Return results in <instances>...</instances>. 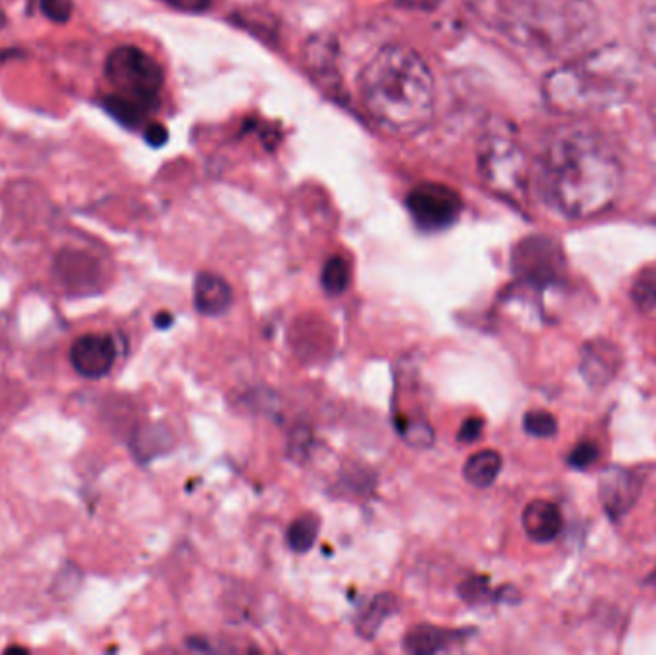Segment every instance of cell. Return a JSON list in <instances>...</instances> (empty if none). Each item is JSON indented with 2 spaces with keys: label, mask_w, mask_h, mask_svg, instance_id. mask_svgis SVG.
Here are the masks:
<instances>
[{
  "label": "cell",
  "mask_w": 656,
  "mask_h": 655,
  "mask_svg": "<svg viewBox=\"0 0 656 655\" xmlns=\"http://www.w3.org/2000/svg\"><path fill=\"white\" fill-rule=\"evenodd\" d=\"M538 183L545 203L564 218H597L617 204L624 165L599 135L574 129L549 145Z\"/></svg>",
  "instance_id": "obj_1"
},
{
  "label": "cell",
  "mask_w": 656,
  "mask_h": 655,
  "mask_svg": "<svg viewBox=\"0 0 656 655\" xmlns=\"http://www.w3.org/2000/svg\"><path fill=\"white\" fill-rule=\"evenodd\" d=\"M367 116L394 135L421 134L433 122L436 83L417 50L387 45L365 64L357 79Z\"/></svg>",
  "instance_id": "obj_2"
},
{
  "label": "cell",
  "mask_w": 656,
  "mask_h": 655,
  "mask_svg": "<svg viewBox=\"0 0 656 655\" xmlns=\"http://www.w3.org/2000/svg\"><path fill=\"white\" fill-rule=\"evenodd\" d=\"M637 66L622 48H589L556 66L543 79V99L559 114H589L628 101Z\"/></svg>",
  "instance_id": "obj_3"
},
{
  "label": "cell",
  "mask_w": 656,
  "mask_h": 655,
  "mask_svg": "<svg viewBox=\"0 0 656 655\" xmlns=\"http://www.w3.org/2000/svg\"><path fill=\"white\" fill-rule=\"evenodd\" d=\"M503 25L513 39L559 60L595 47L599 14L591 0H503Z\"/></svg>",
  "instance_id": "obj_4"
},
{
  "label": "cell",
  "mask_w": 656,
  "mask_h": 655,
  "mask_svg": "<svg viewBox=\"0 0 656 655\" xmlns=\"http://www.w3.org/2000/svg\"><path fill=\"white\" fill-rule=\"evenodd\" d=\"M112 93L102 106L124 127L148 125V117L160 106L163 70L142 48L124 45L110 53L104 66Z\"/></svg>",
  "instance_id": "obj_5"
},
{
  "label": "cell",
  "mask_w": 656,
  "mask_h": 655,
  "mask_svg": "<svg viewBox=\"0 0 656 655\" xmlns=\"http://www.w3.org/2000/svg\"><path fill=\"white\" fill-rule=\"evenodd\" d=\"M480 177L497 195L518 200L530 183V165L522 147L507 135H492L482 142Z\"/></svg>",
  "instance_id": "obj_6"
},
{
  "label": "cell",
  "mask_w": 656,
  "mask_h": 655,
  "mask_svg": "<svg viewBox=\"0 0 656 655\" xmlns=\"http://www.w3.org/2000/svg\"><path fill=\"white\" fill-rule=\"evenodd\" d=\"M513 272L533 289L561 285L566 277V257L559 242L549 237H528L513 250Z\"/></svg>",
  "instance_id": "obj_7"
},
{
  "label": "cell",
  "mask_w": 656,
  "mask_h": 655,
  "mask_svg": "<svg viewBox=\"0 0 656 655\" xmlns=\"http://www.w3.org/2000/svg\"><path fill=\"white\" fill-rule=\"evenodd\" d=\"M405 206L415 226L428 233L453 226L463 211V200L456 188L441 183H421L411 188Z\"/></svg>",
  "instance_id": "obj_8"
},
{
  "label": "cell",
  "mask_w": 656,
  "mask_h": 655,
  "mask_svg": "<svg viewBox=\"0 0 656 655\" xmlns=\"http://www.w3.org/2000/svg\"><path fill=\"white\" fill-rule=\"evenodd\" d=\"M643 492V473L625 468L602 471L599 481V499L612 521L622 519L632 509Z\"/></svg>",
  "instance_id": "obj_9"
},
{
  "label": "cell",
  "mask_w": 656,
  "mask_h": 655,
  "mask_svg": "<svg viewBox=\"0 0 656 655\" xmlns=\"http://www.w3.org/2000/svg\"><path fill=\"white\" fill-rule=\"evenodd\" d=\"M117 359V344L110 335L89 333L71 344L70 361L85 379H102L112 371Z\"/></svg>",
  "instance_id": "obj_10"
},
{
  "label": "cell",
  "mask_w": 656,
  "mask_h": 655,
  "mask_svg": "<svg viewBox=\"0 0 656 655\" xmlns=\"http://www.w3.org/2000/svg\"><path fill=\"white\" fill-rule=\"evenodd\" d=\"M624 356L618 344L609 338H594L582 346L579 356V374L586 379L591 389H605L610 381H614Z\"/></svg>",
  "instance_id": "obj_11"
},
{
  "label": "cell",
  "mask_w": 656,
  "mask_h": 655,
  "mask_svg": "<svg viewBox=\"0 0 656 655\" xmlns=\"http://www.w3.org/2000/svg\"><path fill=\"white\" fill-rule=\"evenodd\" d=\"M469 639L464 629H444L434 624H417L403 639V650L413 655H430L448 652Z\"/></svg>",
  "instance_id": "obj_12"
},
{
  "label": "cell",
  "mask_w": 656,
  "mask_h": 655,
  "mask_svg": "<svg viewBox=\"0 0 656 655\" xmlns=\"http://www.w3.org/2000/svg\"><path fill=\"white\" fill-rule=\"evenodd\" d=\"M522 527L533 542L549 544L563 532V512L549 499H533L522 512Z\"/></svg>",
  "instance_id": "obj_13"
},
{
  "label": "cell",
  "mask_w": 656,
  "mask_h": 655,
  "mask_svg": "<svg viewBox=\"0 0 656 655\" xmlns=\"http://www.w3.org/2000/svg\"><path fill=\"white\" fill-rule=\"evenodd\" d=\"M194 306L202 315H223L232 306L231 285L219 275L204 272L194 281Z\"/></svg>",
  "instance_id": "obj_14"
},
{
  "label": "cell",
  "mask_w": 656,
  "mask_h": 655,
  "mask_svg": "<svg viewBox=\"0 0 656 655\" xmlns=\"http://www.w3.org/2000/svg\"><path fill=\"white\" fill-rule=\"evenodd\" d=\"M398 609V600L394 594L382 593L375 596L369 606L364 609V613L357 617V634L364 640L377 639L382 624L388 617L394 616Z\"/></svg>",
  "instance_id": "obj_15"
},
{
  "label": "cell",
  "mask_w": 656,
  "mask_h": 655,
  "mask_svg": "<svg viewBox=\"0 0 656 655\" xmlns=\"http://www.w3.org/2000/svg\"><path fill=\"white\" fill-rule=\"evenodd\" d=\"M503 458L502 453L495 450H482V452L472 453L463 468V475L467 483H471L476 489H487L497 481L502 473Z\"/></svg>",
  "instance_id": "obj_16"
},
{
  "label": "cell",
  "mask_w": 656,
  "mask_h": 655,
  "mask_svg": "<svg viewBox=\"0 0 656 655\" xmlns=\"http://www.w3.org/2000/svg\"><path fill=\"white\" fill-rule=\"evenodd\" d=\"M319 529H321V521H319L317 515H301L298 519H294L292 525L288 527L286 542H288V547L292 548L294 552L306 554L315 544Z\"/></svg>",
  "instance_id": "obj_17"
},
{
  "label": "cell",
  "mask_w": 656,
  "mask_h": 655,
  "mask_svg": "<svg viewBox=\"0 0 656 655\" xmlns=\"http://www.w3.org/2000/svg\"><path fill=\"white\" fill-rule=\"evenodd\" d=\"M352 283V267L344 256L329 257L324 262L323 274H321V285L324 292L331 297H338L348 290Z\"/></svg>",
  "instance_id": "obj_18"
},
{
  "label": "cell",
  "mask_w": 656,
  "mask_h": 655,
  "mask_svg": "<svg viewBox=\"0 0 656 655\" xmlns=\"http://www.w3.org/2000/svg\"><path fill=\"white\" fill-rule=\"evenodd\" d=\"M633 304L640 312H651L656 308V262L643 267L635 275L632 285Z\"/></svg>",
  "instance_id": "obj_19"
},
{
  "label": "cell",
  "mask_w": 656,
  "mask_h": 655,
  "mask_svg": "<svg viewBox=\"0 0 656 655\" xmlns=\"http://www.w3.org/2000/svg\"><path fill=\"white\" fill-rule=\"evenodd\" d=\"M640 41L643 55L656 68V0L641 2Z\"/></svg>",
  "instance_id": "obj_20"
},
{
  "label": "cell",
  "mask_w": 656,
  "mask_h": 655,
  "mask_svg": "<svg viewBox=\"0 0 656 655\" xmlns=\"http://www.w3.org/2000/svg\"><path fill=\"white\" fill-rule=\"evenodd\" d=\"M525 430L528 435H532L536 438H553L559 430V423L556 417L549 412L543 410H532L525 415Z\"/></svg>",
  "instance_id": "obj_21"
},
{
  "label": "cell",
  "mask_w": 656,
  "mask_h": 655,
  "mask_svg": "<svg viewBox=\"0 0 656 655\" xmlns=\"http://www.w3.org/2000/svg\"><path fill=\"white\" fill-rule=\"evenodd\" d=\"M398 429L402 433V437L405 438V443L417 446V448H426L434 443V430L430 425L426 422H410V420H403L398 422Z\"/></svg>",
  "instance_id": "obj_22"
},
{
  "label": "cell",
  "mask_w": 656,
  "mask_h": 655,
  "mask_svg": "<svg viewBox=\"0 0 656 655\" xmlns=\"http://www.w3.org/2000/svg\"><path fill=\"white\" fill-rule=\"evenodd\" d=\"M459 593H461V598L469 601V604H482L487 598H497V596H494L495 593L490 590V583H487L486 577L467 578L459 588Z\"/></svg>",
  "instance_id": "obj_23"
},
{
  "label": "cell",
  "mask_w": 656,
  "mask_h": 655,
  "mask_svg": "<svg viewBox=\"0 0 656 655\" xmlns=\"http://www.w3.org/2000/svg\"><path fill=\"white\" fill-rule=\"evenodd\" d=\"M599 460V446L591 443V440H584L579 445L572 448L568 453V466L574 469H587L594 466L595 461Z\"/></svg>",
  "instance_id": "obj_24"
},
{
  "label": "cell",
  "mask_w": 656,
  "mask_h": 655,
  "mask_svg": "<svg viewBox=\"0 0 656 655\" xmlns=\"http://www.w3.org/2000/svg\"><path fill=\"white\" fill-rule=\"evenodd\" d=\"M41 12L56 24H66L73 14V2L71 0H37Z\"/></svg>",
  "instance_id": "obj_25"
},
{
  "label": "cell",
  "mask_w": 656,
  "mask_h": 655,
  "mask_svg": "<svg viewBox=\"0 0 656 655\" xmlns=\"http://www.w3.org/2000/svg\"><path fill=\"white\" fill-rule=\"evenodd\" d=\"M160 2L168 4L170 9L188 12V14H200V12L211 9V4H214V0H160Z\"/></svg>",
  "instance_id": "obj_26"
},
{
  "label": "cell",
  "mask_w": 656,
  "mask_h": 655,
  "mask_svg": "<svg viewBox=\"0 0 656 655\" xmlns=\"http://www.w3.org/2000/svg\"><path fill=\"white\" fill-rule=\"evenodd\" d=\"M482 430H484V422H482L480 417H471V420H467V422L461 425V430H459V435H457V440H459L461 445H471V443H476V440H479Z\"/></svg>",
  "instance_id": "obj_27"
},
{
  "label": "cell",
  "mask_w": 656,
  "mask_h": 655,
  "mask_svg": "<svg viewBox=\"0 0 656 655\" xmlns=\"http://www.w3.org/2000/svg\"><path fill=\"white\" fill-rule=\"evenodd\" d=\"M145 137H147V141L150 142L152 147H160V145H163L165 139H168V131H165L160 124H148Z\"/></svg>",
  "instance_id": "obj_28"
},
{
  "label": "cell",
  "mask_w": 656,
  "mask_h": 655,
  "mask_svg": "<svg viewBox=\"0 0 656 655\" xmlns=\"http://www.w3.org/2000/svg\"><path fill=\"white\" fill-rule=\"evenodd\" d=\"M171 323H173V318H171L170 313H158V315H156V325H158V328L168 329Z\"/></svg>",
  "instance_id": "obj_29"
},
{
  "label": "cell",
  "mask_w": 656,
  "mask_h": 655,
  "mask_svg": "<svg viewBox=\"0 0 656 655\" xmlns=\"http://www.w3.org/2000/svg\"><path fill=\"white\" fill-rule=\"evenodd\" d=\"M4 24H7V16H4V10L0 9V30Z\"/></svg>",
  "instance_id": "obj_30"
},
{
  "label": "cell",
  "mask_w": 656,
  "mask_h": 655,
  "mask_svg": "<svg viewBox=\"0 0 656 655\" xmlns=\"http://www.w3.org/2000/svg\"><path fill=\"white\" fill-rule=\"evenodd\" d=\"M648 583H656V571L653 575H648Z\"/></svg>",
  "instance_id": "obj_31"
}]
</instances>
